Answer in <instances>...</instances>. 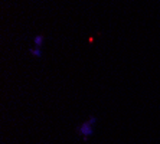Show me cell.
Here are the masks:
<instances>
[{"label": "cell", "mask_w": 160, "mask_h": 144, "mask_svg": "<svg viewBox=\"0 0 160 144\" xmlns=\"http://www.w3.org/2000/svg\"><path fill=\"white\" fill-rule=\"evenodd\" d=\"M43 43H45L43 35H36V36L33 37V46H36V48H43Z\"/></svg>", "instance_id": "cell-2"}, {"label": "cell", "mask_w": 160, "mask_h": 144, "mask_svg": "<svg viewBox=\"0 0 160 144\" xmlns=\"http://www.w3.org/2000/svg\"><path fill=\"white\" fill-rule=\"evenodd\" d=\"M98 122V117L97 115H89L85 121H82L77 128H75V133L78 134L84 141H88L91 137L95 133V126Z\"/></svg>", "instance_id": "cell-1"}, {"label": "cell", "mask_w": 160, "mask_h": 144, "mask_svg": "<svg viewBox=\"0 0 160 144\" xmlns=\"http://www.w3.org/2000/svg\"><path fill=\"white\" fill-rule=\"evenodd\" d=\"M29 53L32 56H35V58H42L43 56V52H42V48H36V46H32V48L29 49Z\"/></svg>", "instance_id": "cell-3"}]
</instances>
